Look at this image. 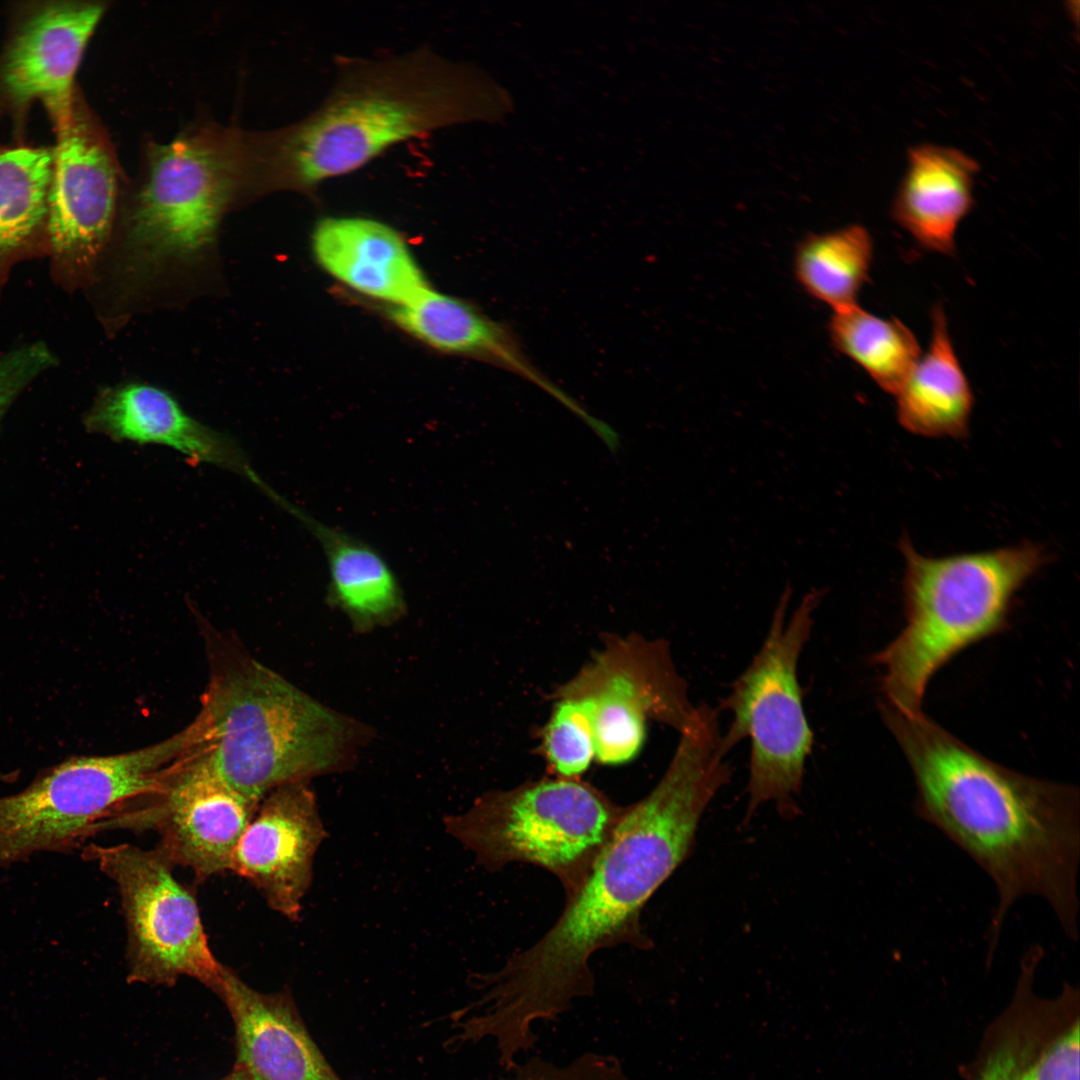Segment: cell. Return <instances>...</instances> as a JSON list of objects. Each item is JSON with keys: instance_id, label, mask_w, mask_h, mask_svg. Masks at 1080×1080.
Here are the masks:
<instances>
[{"instance_id": "obj_19", "label": "cell", "mask_w": 1080, "mask_h": 1080, "mask_svg": "<svg viewBox=\"0 0 1080 1080\" xmlns=\"http://www.w3.org/2000/svg\"><path fill=\"white\" fill-rule=\"evenodd\" d=\"M978 162L963 151L936 144L909 148L907 168L890 215L926 251L952 256L959 224L975 206Z\"/></svg>"}, {"instance_id": "obj_8", "label": "cell", "mask_w": 1080, "mask_h": 1080, "mask_svg": "<svg viewBox=\"0 0 1080 1080\" xmlns=\"http://www.w3.org/2000/svg\"><path fill=\"white\" fill-rule=\"evenodd\" d=\"M625 808L570 780H549L482 796L443 818L446 833L491 872L527 863L552 873L566 899L586 879Z\"/></svg>"}, {"instance_id": "obj_15", "label": "cell", "mask_w": 1080, "mask_h": 1080, "mask_svg": "<svg viewBox=\"0 0 1080 1080\" xmlns=\"http://www.w3.org/2000/svg\"><path fill=\"white\" fill-rule=\"evenodd\" d=\"M215 994L234 1022L233 1067L250 1080H342L310 1036L287 989L259 992L223 965Z\"/></svg>"}, {"instance_id": "obj_31", "label": "cell", "mask_w": 1080, "mask_h": 1080, "mask_svg": "<svg viewBox=\"0 0 1080 1080\" xmlns=\"http://www.w3.org/2000/svg\"><path fill=\"white\" fill-rule=\"evenodd\" d=\"M220 1080H250L243 1072L233 1067L232 1071Z\"/></svg>"}, {"instance_id": "obj_10", "label": "cell", "mask_w": 1080, "mask_h": 1080, "mask_svg": "<svg viewBox=\"0 0 1080 1080\" xmlns=\"http://www.w3.org/2000/svg\"><path fill=\"white\" fill-rule=\"evenodd\" d=\"M257 808L220 777L204 744L156 792L110 814L94 834L114 829L155 831L159 835L155 848L164 858L203 881L230 871L235 847Z\"/></svg>"}, {"instance_id": "obj_17", "label": "cell", "mask_w": 1080, "mask_h": 1080, "mask_svg": "<svg viewBox=\"0 0 1080 1080\" xmlns=\"http://www.w3.org/2000/svg\"><path fill=\"white\" fill-rule=\"evenodd\" d=\"M391 319L409 335L448 354L493 364L538 386L590 428L597 419L551 382L527 357L518 336L465 300L431 290L391 307Z\"/></svg>"}, {"instance_id": "obj_7", "label": "cell", "mask_w": 1080, "mask_h": 1080, "mask_svg": "<svg viewBox=\"0 0 1080 1080\" xmlns=\"http://www.w3.org/2000/svg\"><path fill=\"white\" fill-rule=\"evenodd\" d=\"M195 742L187 726L137 750L70 757L24 789L0 796V870L38 854L82 848L107 816L156 792Z\"/></svg>"}, {"instance_id": "obj_1", "label": "cell", "mask_w": 1080, "mask_h": 1080, "mask_svg": "<svg viewBox=\"0 0 1080 1080\" xmlns=\"http://www.w3.org/2000/svg\"><path fill=\"white\" fill-rule=\"evenodd\" d=\"M731 776L715 733L696 728L680 735L667 771L625 808L554 925L497 970L470 975L472 1010L484 1035L509 1052L531 1049L536 1022L556 1020L593 994L589 960L597 950L652 946L640 924L642 909L688 857L702 814Z\"/></svg>"}, {"instance_id": "obj_18", "label": "cell", "mask_w": 1080, "mask_h": 1080, "mask_svg": "<svg viewBox=\"0 0 1080 1080\" xmlns=\"http://www.w3.org/2000/svg\"><path fill=\"white\" fill-rule=\"evenodd\" d=\"M312 250L318 264L339 282L392 307L429 288L403 236L364 216H329L316 224Z\"/></svg>"}, {"instance_id": "obj_23", "label": "cell", "mask_w": 1080, "mask_h": 1080, "mask_svg": "<svg viewBox=\"0 0 1080 1080\" xmlns=\"http://www.w3.org/2000/svg\"><path fill=\"white\" fill-rule=\"evenodd\" d=\"M873 255L869 231L853 224L804 237L794 253L793 272L807 294L835 311L857 304Z\"/></svg>"}, {"instance_id": "obj_16", "label": "cell", "mask_w": 1080, "mask_h": 1080, "mask_svg": "<svg viewBox=\"0 0 1080 1080\" xmlns=\"http://www.w3.org/2000/svg\"><path fill=\"white\" fill-rule=\"evenodd\" d=\"M58 123L47 224L55 250L81 261L94 257L113 219L116 176L102 145L71 114Z\"/></svg>"}, {"instance_id": "obj_13", "label": "cell", "mask_w": 1080, "mask_h": 1080, "mask_svg": "<svg viewBox=\"0 0 1080 1080\" xmlns=\"http://www.w3.org/2000/svg\"><path fill=\"white\" fill-rule=\"evenodd\" d=\"M104 7L50 2L19 24L0 62V88L17 104L42 100L57 121L72 114L74 76Z\"/></svg>"}, {"instance_id": "obj_6", "label": "cell", "mask_w": 1080, "mask_h": 1080, "mask_svg": "<svg viewBox=\"0 0 1080 1080\" xmlns=\"http://www.w3.org/2000/svg\"><path fill=\"white\" fill-rule=\"evenodd\" d=\"M823 595L822 590L807 593L787 620L791 590L785 589L763 644L716 707L732 716L722 733L724 754L750 741L747 820L765 803L774 804L784 818L799 813L797 798L814 735L803 708L798 663Z\"/></svg>"}, {"instance_id": "obj_29", "label": "cell", "mask_w": 1080, "mask_h": 1080, "mask_svg": "<svg viewBox=\"0 0 1080 1080\" xmlns=\"http://www.w3.org/2000/svg\"><path fill=\"white\" fill-rule=\"evenodd\" d=\"M1079 1034L1076 1019L1031 1060L1018 1080H1079Z\"/></svg>"}, {"instance_id": "obj_5", "label": "cell", "mask_w": 1080, "mask_h": 1080, "mask_svg": "<svg viewBox=\"0 0 1080 1080\" xmlns=\"http://www.w3.org/2000/svg\"><path fill=\"white\" fill-rule=\"evenodd\" d=\"M899 548L905 563V625L872 661L883 671L882 704L916 714L942 666L1006 626L1017 592L1048 556L1031 542L945 557L919 553L908 537Z\"/></svg>"}, {"instance_id": "obj_30", "label": "cell", "mask_w": 1080, "mask_h": 1080, "mask_svg": "<svg viewBox=\"0 0 1080 1080\" xmlns=\"http://www.w3.org/2000/svg\"><path fill=\"white\" fill-rule=\"evenodd\" d=\"M20 777L19 770L0 771V784H10L17 781Z\"/></svg>"}, {"instance_id": "obj_21", "label": "cell", "mask_w": 1080, "mask_h": 1080, "mask_svg": "<svg viewBox=\"0 0 1080 1080\" xmlns=\"http://www.w3.org/2000/svg\"><path fill=\"white\" fill-rule=\"evenodd\" d=\"M298 520L317 538L325 554L328 604L348 618L355 632L387 627L406 615L407 604L399 580L379 551L304 512Z\"/></svg>"}, {"instance_id": "obj_2", "label": "cell", "mask_w": 1080, "mask_h": 1080, "mask_svg": "<svg viewBox=\"0 0 1080 1080\" xmlns=\"http://www.w3.org/2000/svg\"><path fill=\"white\" fill-rule=\"evenodd\" d=\"M916 783L917 816L941 831L993 881L997 904L988 958L1006 915L1024 896L1045 899L1078 938L1079 791L1027 776L973 750L922 712L881 705Z\"/></svg>"}, {"instance_id": "obj_3", "label": "cell", "mask_w": 1080, "mask_h": 1080, "mask_svg": "<svg viewBox=\"0 0 1080 1080\" xmlns=\"http://www.w3.org/2000/svg\"><path fill=\"white\" fill-rule=\"evenodd\" d=\"M320 105L278 141L279 183L313 194L391 147L432 132L499 119L503 89L478 67L421 46L374 57L336 56Z\"/></svg>"}, {"instance_id": "obj_12", "label": "cell", "mask_w": 1080, "mask_h": 1080, "mask_svg": "<svg viewBox=\"0 0 1080 1080\" xmlns=\"http://www.w3.org/2000/svg\"><path fill=\"white\" fill-rule=\"evenodd\" d=\"M327 835L309 781L281 785L259 803L235 847L230 871L249 881L275 912L299 921Z\"/></svg>"}, {"instance_id": "obj_25", "label": "cell", "mask_w": 1080, "mask_h": 1080, "mask_svg": "<svg viewBox=\"0 0 1080 1080\" xmlns=\"http://www.w3.org/2000/svg\"><path fill=\"white\" fill-rule=\"evenodd\" d=\"M53 150L0 149V253L20 246L47 220Z\"/></svg>"}, {"instance_id": "obj_14", "label": "cell", "mask_w": 1080, "mask_h": 1080, "mask_svg": "<svg viewBox=\"0 0 1080 1080\" xmlns=\"http://www.w3.org/2000/svg\"><path fill=\"white\" fill-rule=\"evenodd\" d=\"M89 432L119 441L170 448L193 463L237 473L267 496L273 489L256 473L243 450L228 435L187 413L165 390L127 383L103 391L84 419Z\"/></svg>"}, {"instance_id": "obj_26", "label": "cell", "mask_w": 1080, "mask_h": 1080, "mask_svg": "<svg viewBox=\"0 0 1080 1080\" xmlns=\"http://www.w3.org/2000/svg\"><path fill=\"white\" fill-rule=\"evenodd\" d=\"M593 699L585 696L558 704L545 734V748L553 768L562 776L583 773L595 756L592 730Z\"/></svg>"}, {"instance_id": "obj_9", "label": "cell", "mask_w": 1080, "mask_h": 1080, "mask_svg": "<svg viewBox=\"0 0 1080 1080\" xmlns=\"http://www.w3.org/2000/svg\"><path fill=\"white\" fill-rule=\"evenodd\" d=\"M82 857L118 890L126 924L127 981L172 986L182 976L214 993L223 964L213 955L193 893L156 849L90 843Z\"/></svg>"}, {"instance_id": "obj_22", "label": "cell", "mask_w": 1080, "mask_h": 1080, "mask_svg": "<svg viewBox=\"0 0 1080 1080\" xmlns=\"http://www.w3.org/2000/svg\"><path fill=\"white\" fill-rule=\"evenodd\" d=\"M928 350L895 394L899 424L931 438H964L974 405L970 383L951 340L942 304L931 311Z\"/></svg>"}, {"instance_id": "obj_11", "label": "cell", "mask_w": 1080, "mask_h": 1080, "mask_svg": "<svg viewBox=\"0 0 1080 1080\" xmlns=\"http://www.w3.org/2000/svg\"><path fill=\"white\" fill-rule=\"evenodd\" d=\"M221 161L177 140L158 147L131 219L133 267L153 271L200 253L212 240L228 196Z\"/></svg>"}, {"instance_id": "obj_4", "label": "cell", "mask_w": 1080, "mask_h": 1080, "mask_svg": "<svg viewBox=\"0 0 1080 1080\" xmlns=\"http://www.w3.org/2000/svg\"><path fill=\"white\" fill-rule=\"evenodd\" d=\"M199 718L220 777L259 805L275 788L349 768L370 730L305 694L230 642L208 644Z\"/></svg>"}, {"instance_id": "obj_27", "label": "cell", "mask_w": 1080, "mask_h": 1080, "mask_svg": "<svg viewBox=\"0 0 1080 1080\" xmlns=\"http://www.w3.org/2000/svg\"><path fill=\"white\" fill-rule=\"evenodd\" d=\"M506 1073L502 1080H629L617 1057L595 1052L561 1066L539 1056L531 1057Z\"/></svg>"}, {"instance_id": "obj_28", "label": "cell", "mask_w": 1080, "mask_h": 1080, "mask_svg": "<svg viewBox=\"0 0 1080 1080\" xmlns=\"http://www.w3.org/2000/svg\"><path fill=\"white\" fill-rule=\"evenodd\" d=\"M53 362L51 351L42 343L23 346L0 357V420L27 384Z\"/></svg>"}, {"instance_id": "obj_20", "label": "cell", "mask_w": 1080, "mask_h": 1080, "mask_svg": "<svg viewBox=\"0 0 1080 1080\" xmlns=\"http://www.w3.org/2000/svg\"><path fill=\"white\" fill-rule=\"evenodd\" d=\"M589 695L593 699L595 757L612 765L627 762L638 753L645 738L647 713L680 732L696 707L689 701L687 685L674 669L667 650L640 680L627 670H613Z\"/></svg>"}, {"instance_id": "obj_24", "label": "cell", "mask_w": 1080, "mask_h": 1080, "mask_svg": "<svg viewBox=\"0 0 1080 1080\" xmlns=\"http://www.w3.org/2000/svg\"><path fill=\"white\" fill-rule=\"evenodd\" d=\"M828 335L838 352L894 396L922 355L915 334L902 321L878 317L858 304L832 312Z\"/></svg>"}]
</instances>
